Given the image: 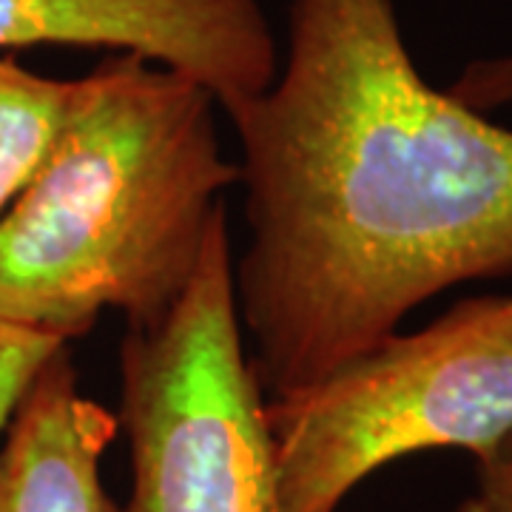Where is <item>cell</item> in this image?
I'll use <instances>...</instances> for the list:
<instances>
[{"instance_id":"6da1fadb","label":"cell","mask_w":512,"mask_h":512,"mask_svg":"<svg viewBox=\"0 0 512 512\" xmlns=\"http://www.w3.org/2000/svg\"><path fill=\"white\" fill-rule=\"evenodd\" d=\"M228 117L251 234L234 291L268 399L512 274V128L421 77L393 0H291L276 77Z\"/></svg>"},{"instance_id":"7a4b0ae2","label":"cell","mask_w":512,"mask_h":512,"mask_svg":"<svg viewBox=\"0 0 512 512\" xmlns=\"http://www.w3.org/2000/svg\"><path fill=\"white\" fill-rule=\"evenodd\" d=\"M217 111L200 80L131 52L72 80L55 143L0 217V319L69 345L106 311H174L242 180Z\"/></svg>"},{"instance_id":"3957f363","label":"cell","mask_w":512,"mask_h":512,"mask_svg":"<svg viewBox=\"0 0 512 512\" xmlns=\"http://www.w3.org/2000/svg\"><path fill=\"white\" fill-rule=\"evenodd\" d=\"M282 512H336L367 476L427 450L473 458L512 433V296H473L268 399Z\"/></svg>"},{"instance_id":"277c9868","label":"cell","mask_w":512,"mask_h":512,"mask_svg":"<svg viewBox=\"0 0 512 512\" xmlns=\"http://www.w3.org/2000/svg\"><path fill=\"white\" fill-rule=\"evenodd\" d=\"M265 407L225 222L177 308L123 336L114 413L131 456L123 512H282Z\"/></svg>"},{"instance_id":"5b68a950","label":"cell","mask_w":512,"mask_h":512,"mask_svg":"<svg viewBox=\"0 0 512 512\" xmlns=\"http://www.w3.org/2000/svg\"><path fill=\"white\" fill-rule=\"evenodd\" d=\"M74 46L131 52L200 80L225 114L279 69L259 0H0V52Z\"/></svg>"},{"instance_id":"8992f818","label":"cell","mask_w":512,"mask_h":512,"mask_svg":"<svg viewBox=\"0 0 512 512\" xmlns=\"http://www.w3.org/2000/svg\"><path fill=\"white\" fill-rule=\"evenodd\" d=\"M117 416L80 390L69 345L40 365L0 441V512H123L100 464Z\"/></svg>"},{"instance_id":"52a82bcc","label":"cell","mask_w":512,"mask_h":512,"mask_svg":"<svg viewBox=\"0 0 512 512\" xmlns=\"http://www.w3.org/2000/svg\"><path fill=\"white\" fill-rule=\"evenodd\" d=\"M72 80H57L0 55V217L18 200L55 143Z\"/></svg>"},{"instance_id":"ba28073f","label":"cell","mask_w":512,"mask_h":512,"mask_svg":"<svg viewBox=\"0 0 512 512\" xmlns=\"http://www.w3.org/2000/svg\"><path fill=\"white\" fill-rule=\"evenodd\" d=\"M60 345H66V342H57L52 336L18 328V325L0 319V436L40 365Z\"/></svg>"},{"instance_id":"9c48e42d","label":"cell","mask_w":512,"mask_h":512,"mask_svg":"<svg viewBox=\"0 0 512 512\" xmlns=\"http://www.w3.org/2000/svg\"><path fill=\"white\" fill-rule=\"evenodd\" d=\"M444 92L478 114L507 109L512 106V52L470 60Z\"/></svg>"},{"instance_id":"30bf717a","label":"cell","mask_w":512,"mask_h":512,"mask_svg":"<svg viewBox=\"0 0 512 512\" xmlns=\"http://www.w3.org/2000/svg\"><path fill=\"white\" fill-rule=\"evenodd\" d=\"M476 484L473 495L484 512H512V433L493 450L476 456Z\"/></svg>"},{"instance_id":"8fae6325","label":"cell","mask_w":512,"mask_h":512,"mask_svg":"<svg viewBox=\"0 0 512 512\" xmlns=\"http://www.w3.org/2000/svg\"><path fill=\"white\" fill-rule=\"evenodd\" d=\"M456 512H484V510H481V504H478L476 498H467V501H461V504H458Z\"/></svg>"}]
</instances>
